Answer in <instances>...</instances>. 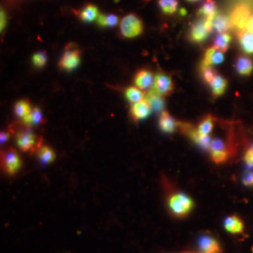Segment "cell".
<instances>
[{
	"label": "cell",
	"instance_id": "1",
	"mask_svg": "<svg viewBox=\"0 0 253 253\" xmlns=\"http://www.w3.org/2000/svg\"><path fill=\"white\" fill-rule=\"evenodd\" d=\"M168 207L174 217H185L193 210L194 202L186 193L176 192L168 199Z\"/></svg>",
	"mask_w": 253,
	"mask_h": 253
},
{
	"label": "cell",
	"instance_id": "2",
	"mask_svg": "<svg viewBox=\"0 0 253 253\" xmlns=\"http://www.w3.org/2000/svg\"><path fill=\"white\" fill-rule=\"evenodd\" d=\"M22 165V159L14 148L9 147L1 151V169L5 173L15 175L20 171Z\"/></svg>",
	"mask_w": 253,
	"mask_h": 253
},
{
	"label": "cell",
	"instance_id": "3",
	"mask_svg": "<svg viewBox=\"0 0 253 253\" xmlns=\"http://www.w3.org/2000/svg\"><path fill=\"white\" fill-rule=\"evenodd\" d=\"M121 34L126 39H133L144 32V23L135 14H127L120 23Z\"/></svg>",
	"mask_w": 253,
	"mask_h": 253
},
{
	"label": "cell",
	"instance_id": "4",
	"mask_svg": "<svg viewBox=\"0 0 253 253\" xmlns=\"http://www.w3.org/2000/svg\"><path fill=\"white\" fill-rule=\"evenodd\" d=\"M81 61V50L74 43H69L65 48V52L59 60L58 66L66 72L75 70Z\"/></svg>",
	"mask_w": 253,
	"mask_h": 253
},
{
	"label": "cell",
	"instance_id": "5",
	"mask_svg": "<svg viewBox=\"0 0 253 253\" xmlns=\"http://www.w3.org/2000/svg\"><path fill=\"white\" fill-rule=\"evenodd\" d=\"M16 145L22 152L33 153L42 145L41 140L28 128H23L16 133Z\"/></svg>",
	"mask_w": 253,
	"mask_h": 253
},
{
	"label": "cell",
	"instance_id": "6",
	"mask_svg": "<svg viewBox=\"0 0 253 253\" xmlns=\"http://www.w3.org/2000/svg\"><path fill=\"white\" fill-rule=\"evenodd\" d=\"M212 18H200L192 24L189 33V38L192 42L202 43L208 39L209 34L213 31L211 23Z\"/></svg>",
	"mask_w": 253,
	"mask_h": 253
},
{
	"label": "cell",
	"instance_id": "7",
	"mask_svg": "<svg viewBox=\"0 0 253 253\" xmlns=\"http://www.w3.org/2000/svg\"><path fill=\"white\" fill-rule=\"evenodd\" d=\"M210 158L213 163L217 164L226 163L230 158V147L226 142L222 139L215 138L211 141L210 146L208 148Z\"/></svg>",
	"mask_w": 253,
	"mask_h": 253
},
{
	"label": "cell",
	"instance_id": "8",
	"mask_svg": "<svg viewBox=\"0 0 253 253\" xmlns=\"http://www.w3.org/2000/svg\"><path fill=\"white\" fill-rule=\"evenodd\" d=\"M178 126H180L181 130L188 136L190 139L200 146L203 149L208 150L212 139L210 136H203L200 134L197 130V128L193 127L189 123H184V122H178Z\"/></svg>",
	"mask_w": 253,
	"mask_h": 253
},
{
	"label": "cell",
	"instance_id": "9",
	"mask_svg": "<svg viewBox=\"0 0 253 253\" xmlns=\"http://www.w3.org/2000/svg\"><path fill=\"white\" fill-rule=\"evenodd\" d=\"M152 88L164 98L172 94L174 90V84L171 76L166 73H159L155 75Z\"/></svg>",
	"mask_w": 253,
	"mask_h": 253
},
{
	"label": "cell",
	"instance_id": "10",
	"mask_svg": "<svg viewBox=\"0 0 253 253\" xmlns=\"http://www.w3.org/2000/svg\"><path fill=\"white\" fill-rule=\"evenodd\" d=\"M251 10L248 9L244 5L237 6L231 13L230 19L232 22L233 27L239 29V30H244L247 27V24L249 20L251 18Z\"/></svg>",
	"mask_w": 253,
	"mask_h": 253
},
{
	"label": "cell",
	"instance_id": "11",
	"mask_svg": "<svg viewBox=\"0 0 253 253\" xmlns=\"http://www.w3.org/2000/svg\"><path fill=\"white\" fill-rule=\"evenodd\" d=\"M198 248L202 253H220L221 248L217 239L212 235L205 234L198 239Z\"/></svg>",
	"mask_w": 253,
	"mask_h": 253
},
{
	"label": "cell",
	"instance_id": "12",
	"mask_svg": "<svg viewBox=\"0 0 253 253\" xmlns=\"http://www.w3.org/2000/svg\"><path fill=\"white\" fill-rule=\"evenodd\" d=\"M154 79L155 76L153 73L147 69H142L136 73L134 84L138 88L143 91H148L153 87Z\"/></svg>",
	"mask_w": 253,
	"mask_h": 253
},
{
	"label": "cell",
	"instance_id": "13",
	"mask_svg": "<svg viewBox=\"0 0 253 253\" xmlns=\"http://www.w3.org/2000/svg\"><path fill=\"white\" fill-rule=\"evenodd\" d=\"M224 61V53L217 50V48L210 47L205 53V56L200 66L205 67H213L215 65L221 64Z\"/></svg>",
	"mask_w": 253,
	"mask_h": 253
},
{
	"label": "cell",
	"instance_id": "14",
	"mask_svg": "<svg viewBox=\"0 0 253 253\" xmlns=\"http://www.w3.org/2000/svg\"><path fill=\"white\" fill-rule=\"evenodd\" d=\"M151 107L146 100H141L139 102L133 103L130 108V117L133 121L138 122L147 118L151 113Z\"/></svg>",
	"mask_w": 253,
	"mask_h": 253
},
{
	"label": "cell",
	"instance_id": "15",
	"mask_svg": "<svg viewBox=\"0 0 253 253\" xmlns=\"http://www.w3.org/2000/svg\"><path fill=\"white\" fill-rule=\"evenodd\" d=\"M211 23L213 31L217 32V34L226 33L233 27L230 17L218 11L216 13V15L211 19Z\"/></svg>",
	"mask_w": 253,
	"mask_h": 253
},
{
	"label": "cell",
	"instance_id": "16",
	"mask_svg": "<svg viewBox=\"0 0 253 253\" xmlns=\"http://www.w3.org/2000/svg\"><path fill=\"white\" fill-rule=\"evenodd\" d=\"M235 72L240 76L249 77L253 73V59L247 55H240L235 62Z\"/></svg>",
	"mask_w": 253,
	"mask_h": 253
},
{
	"label": "cell",
	"instance_id": "17",
	"mask_svg": "<svg viewBox=\"0 0 253 253\" xmlns=\"http://www.w3.org/2000/svg\"><path fill=\"white\" fill-rule=\"evenodd\" d=\"M159 126L163 132L173 133L178 126V122L172 118V116L169 114V112L164 110L161 113L160 119H159Z\"/></svg>",
	"mask_w": 253,
	"mask_h": 253
},
{
	"label": "cell",
	"instance_id": "18",
	"mask_svg": "<svg viewBox=\"0 0 253 253\" xmlns=\"http://www.w3.org/2000/svg\"><path fill=\"white\" fill-rule=\"evenodd\" d=\"M224 228L228 233L238 235L244 231V222L238 216L232 215L224 219Z\"/></svg>",
	"mask_w": 253,
	"mask_h": 253
},
{
	"label": "cell",
	"instance_id": "19",
	"mask_svg": "<svg viewBox=\"0 0 253 253\" xmlns=\"http://www.w3.org/2000/svg\"><path fill=\"white\" fill-rule=\"evenodd\" d=\"M209 85H210L213 97L216 99V98L222 96L225 93L227 87H228V81L225 77L217 74V76L215 77V79Z\"/></svg>",
	"mask_w": 253,
	"mask_h": 253
},
{
	"label": "cell",
	"instance_id": "20",
	"mask_svg": "<svg viewBox=\"0 0 253 253\" xmlns=\"http://www.w3.org/2000/svg\"><path fill=\"white\" fill-rule=\"evenodd\" d=\"M145 100L149 103L150 107L156 111H164V100L163 96H161L159 93H157L153 88L149 89L145 94Z\"/></svg>",
	"mask_w": 253,
	"mask_h": 253
},
{
	"label": "cell",
	"instance_id": "21",
	"mask_svg": "<svg viewBox=\"0 0 253 253\" xmlns=\"http://www.w3.org/2000/svg\"><path fill=\"white\" fill-rule=\"evenodd\" d=\"M238 42L246 54H253V32L242 30L238 35Z\"/></svg>",
	"mask_w": 253,
	"mask_h": 253
},
{
	"label": "cell",
	"instance_id": "22",
	"mask_svg": "<svg viewBox=\"0 0 253 253\" xmlns=\"http://www.w3.org/2000/svg\"><path fill=\"white\" fill-rule=\"evenodd\" d=\"M217 12V5L214 0H206L198 10L200 18L210 19Z\"/></svg>",
	"mask_w": 253,
	"mask_h": 253
},
{
	"label": "cell",
	"instance_id": "23",
	"mask_svg": "<svg viewBox=\"0 0 253 253\" xmlns=\"http://www.w3.org/2000/svg\"><path fill=\"white\" fill-rule=\"evenodd\" d=\"M99 15H100V13H99L98 7L93 4L86 5L79 13L80 19L85 23H91V22L97 20Z\"/></svg>",
	"mask_w": 253,
	"mask_h": 253
},
{
	"label": "cell",
	"instance_id": "24",
	"mask_svg": "<svg viewBox=\"0 0 253 253\" xmlns=\"http://www.w3.org/2000/svg\"><path fill=\"white\" fill-rule=\"evenodd\" d=\"M37 153H38V158H39L40 162L42 164H49V163H53L56 157L55 152L48 145H41L38 148Z\"/></svg>",
	"mask_w": 253,
	"mask_h": 253
},
{
	"label": "cell",
	"instance_id": "25",
	"mask_svg": "<svg viewBox=\"0 0 253 253\" xmlns=\"http://www.w3.org/2000/svg\"><path fill=\"white\" fill-rule=\"evenodd\" d=\"M215 125V118L211 115H208L201 120L199 126H197V130L201 135L209 136L212 132Z\"/></svg>",
	"mask_w": 253,
	"mask_h": 253
},
{
	"label": "cell",
	"instance_id": "26",
	"mask_svg": "<svg viewBox=\"0 0 253 253\" xmlns=\"http://www.w3.org/2000/svg\"><path fill=\"white\" fill-rule=\"evenodd\" d=\"M22 122L27 125V126H30V125H39L44 122V118H43V115L42 110L39 107H35L32 110V112L26 117L25 118L22 119Z\"/></svg>",
	"mask_w": 253,
	"mask_h": 253
},
{
	"label": "cell",
	"instance_id": "27",
	"mask_svg": "<svg viewBox=\"0 0 253 253\" xmlns=\"http://www.w3.org/2000/svg\"><path fill=\"white\" fill-rule=\"evenodd\" d=\"M14 114L17 118H23L27 117L32 112V106L30 102L27 100H20L14 104Z\"/></svg>",
	"mask_w": 253,
	"mask_h": 253
},
{
	"label": "cell",
	"instance_id": "28",
	"mask_svg": "<svg viewBox=\"0 0 253 253\" xmlns=\"http://www.w3.org/2000/svg\"><path fill=\"white\" fill-rule=\"evenodd\" d=\"M231 42H232V37L230 34H228V32H226V33H219L214 39L213 46L215 48H217V50L225 53L227 50L229 49Z\"/></svg>",
	"mask_w": 253,
	"mask_h": 253
},
{
	"label": "cell",
	"instance_id": "29",
	"mask_svg": "<svg viewBox=\"0 0 253 253\" xmlns=\"http://www.w3.org/2000/svg\"><path fill=\"white\" fill-rule=\"evenodd\" d=\"M125 96L126 100L133 104L141 100H145V94L144 91L138 88L137 86H129L125 91Z\"/></svg>",
	"mask_w": 253,
	"mask_h": 253
},
{
	"label": "cell",
	"instance_id": "30",
	"mask_svg": "<svg viewBox=\"0 0 253 253\" xmlns=\"http://www.w3.org/2000/svg\"><path fill=\"white\" fill-rule=\"evenodd\" d=\"M159 6L164 14L172 15L178 9V0H159Z\"/></svg>",
	"mask_w": 253,
	"mask_h": 253
},
{
	"label": "cell",
	"instance_id": "31",
	"mask_svg": "<svg viewBox=\"0 0 253 253\" xmlns=\"http://www.w3.org/2000/svg\"><path fill=\"white\" fill-rule=\"evenodd\" d=\"M97 24L100 27H115L118 24V16L115 14H100L97 18Z\"/></svg>",
	"mask_w": 253,
	"mask_h": 253
},
{
	"label": "cell",
	"instance_id": "32",
	"mask_svg": "<svg viewBox=\"0 0 253 253\" xmlns=\"http://www.w3.org/2000/svg\"><path fill=\"white\" fill-rule=\"evenodd\" d=\"M200 70H201V74H202L203 80L205 81L206 84H210L217 75V73L213 69V67L200 66Z\"/></svg>",
	"mask_w": 253,
	"mask_h": 253
},
{
	"label": "cell",
	"instance_id": "33",
	"mask_svg": "<svg viewBox=\"0 0 253 253\" xmlns=\"http://www.w3.org/2000/svg\"><path fill=\"white\" fill-rule=\"evenodd\" d=\"M47 63V54L44 51L37 52L36 54H33L32 56V64L34 67L38 69H42L45 66Z\"/></svg>",
	"mask_w": 253,
	"mask_h": 253
},
{
	"label": "cell",
	"instance_id": "34",
	"mask_svg": "<svg viewBox=\"0 0 253 253\" xmlns=\"http://www.w3.org/2000/svg\"><path fill=\"white\" fill-rule=\"evenodd\" d=\"M244 161L246 164L249 167L253 168V144L251 145V147L246 151L244 156Z\"/></svg>",
	"mask_w": 253,
	"mask_h": 253
},
{
	"label": "cell",
	"instance_id": "35",
	"mask_svg": "<svg viewBox=\"0 0 253 253\" xmlns=\"http://www.w3.org/2000/svg\"><path fill=\"white\" fill-rule=\"evenodd\" d=\"M242 182H243L245 186H247V187H252V186H253V171H250V172H247L245 173Z\"/></svg>",
	"mask_w": 253,
	"mask_h": 253
},
{
	"label": "cell",
	"instance_id": "36",
	"mask_svg": "<svg viewBox=\"0 0 253 253\" xmlns=\"http://www.w3.org/2000/svg\"><path fill=\"white\" fill-rule=\"evenodd\" d=\"M11 131H12L11 128L9 129V130L1 131V134H0V142H1V145L6 144V143L9 141L10 135H11Z\"/></svg>",
	"mask_w": 253,
	"mask_h": 253
},
{
	"label": "cell",
	"instance_id": "37",
	"mask_svg": "<svg viewBox=\"0 0 253 253\" xmlns=\"http://www.w3.org/2000/svg\"><path fill=\"white\" fill-rule=\"evenodd\" d=\"M6 23H7V16L6 13L3 9H1V31H3V29L6 27Z\"/></svg>",
	"mask_w": 253,
	"mask_h": 253
},
{
	"label": "cell",
	"instance_id": "38",
	"mask_svg": "<svg viewBox=\"0 0 253 253\" xmlns=\"http://www.w3.org/2000/svg\"><path fill=\"white\" fill-rule=\"evenodd\" d=\"M245 30L253 32V15H252L251 18L249 20V22H248V24H247V27H246Z\"/></svg>",
	"mask_w": 253,
	"mask_h": 253
},
{
	"label": "cell",
	"instance_id": "39",
	"mask_svg": "<svg viewBox=\"0 0 253 253\" xmlns=\"http://www.w3.org/2000/svg\"><path fill=\"white\" fill-rule=\"evenodd\" d=\"M188 2H192V3H195V2H199V1H202V0H187Z\"/></svg>",
	"mask_w": 253,
	"mask_h": 253
},
{
	"label": "cell",
	"instance_id": "40",
	"mask_svg": "<svg viewBox=\"0 0 253 253\" xmlns=\"http://www.w3.org/2000/svg\"><path fill=\"white\" fill-rule=\"evenodd\" d=\"M189 253V252H185V253Z\"/></svg>",
	"mask_w": 253,
	"mask_h": 253
}]
</instances>
